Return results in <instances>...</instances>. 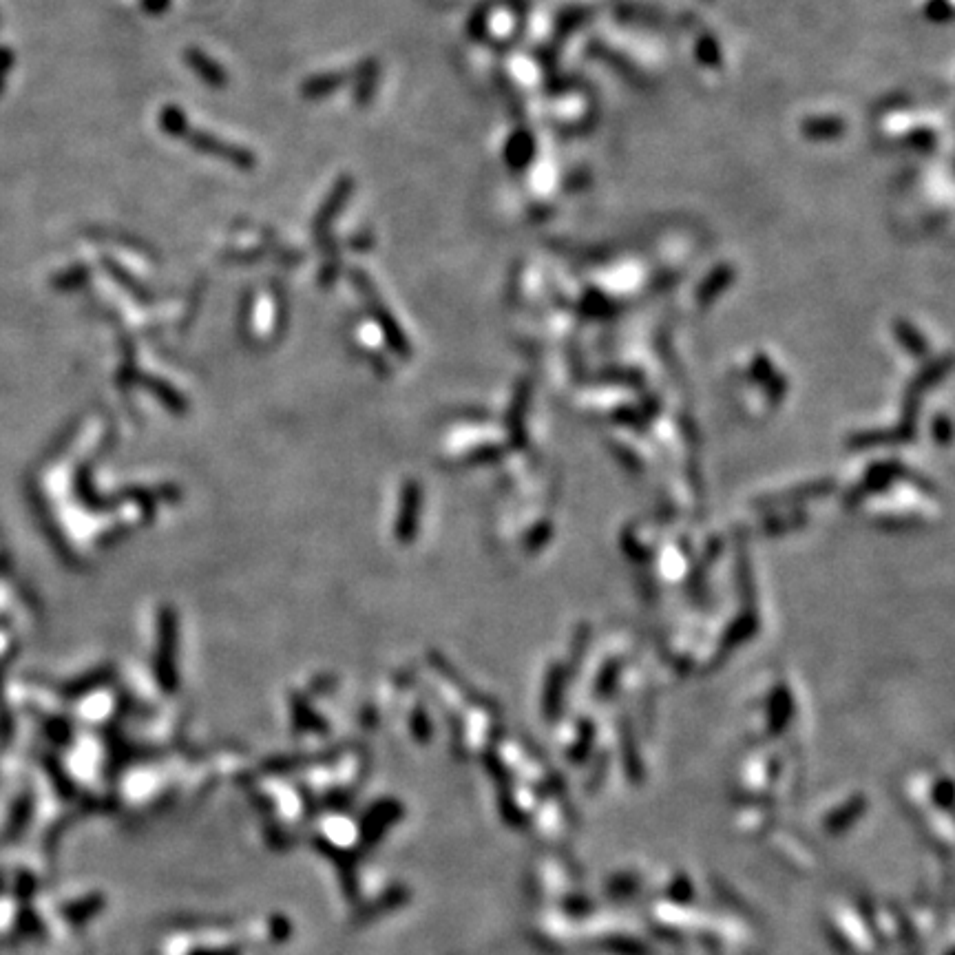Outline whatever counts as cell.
I'll return each mask as SVG.
<instances>
[{"label": "cell", "mask_w": 955, "mask_h": 955, "mask_svg": "<svg viewBox=\"0 0 955 955\" xmlns=\"http://www.w3.org/2000/svg\"><path fill=\"white\" fill-rule=\"evenodd\" d=\"M162 127L169 131L171 135H180V138L188 140V144H193L195 149L222 157V160H226L230 164H237V166H241V169H250V166L255 164L253 153H248L244 149H239V146H233V144H228L224 140H219V138H215V135L188 129L186 118H184V113L180 109H164L162 111Z\"/></svg>", "instance_id": "1"}, {"label": "cell", "mask_w": 955, "mask_h": 955, "mask_svg": "<svg viewBox=\"0 0 955 955\" xmlns=\"http://www.w3.org/2000/svg\"><path fill=\"white\" fill-rule=\"evenodd\" d=\"M186 58L208 82H213V85H222V82L226 80L222 69H219L215 62H211L206 56H202V51H188Z\"/></svg>", "instance_id": "2"}, {"label": "cell", "mask_w": 955, "mask_h": 955, "mask_svg": "<svg viewBox=\"0 0 955 955\" xmlns=\"http://www.w3.org/2000/svg\"><path fill=\"white\" fill-rule=\"evenodd\" d=\"M345 78L343 76H337V73H332V76H321V78H314L310 80L306 87H303V93H306L308 98H319V96H325V93H330L337 89L341 82Z\"/></svg>", "instance_id": "3"}]
</instances>
